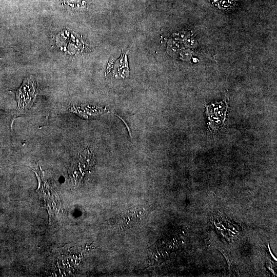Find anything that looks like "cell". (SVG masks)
<instances>
[{
	"label": "cell",
	"mask_w": 277,
	"mask_h": 277,
	"mask_svg": "<svg viewBox=\"0 0 277 277\" xmlns=\"http://www.w3.org/2000/svg\"><path fill=\"white\" fill-rule=\"evenodd\" d=\"M38 93L37 83L34 78L31 75L29 77H25L16 91L18 111L26 113L31 109Z\"/></svg>",
	"instance_id": "1"
},
{
	"label": "cell",
	"mask_w": 277,
	"mask_h": 277,
	"mask_svg": "<svg viewBox=\"0 0 277 277\" xmlns=\"http://www.w3.org/2000/svg\"><path fill=\"white\" fill-rule=\"evenodd\" d=\"M206 114L209 120V127L215 131L225 125L228 105L226 99L216 104L206 105Z\"/></svg>",
	"instance_id": "2"
}]
</instances>
